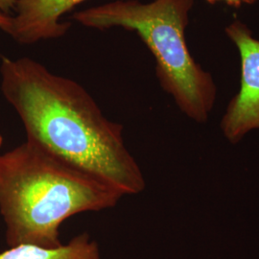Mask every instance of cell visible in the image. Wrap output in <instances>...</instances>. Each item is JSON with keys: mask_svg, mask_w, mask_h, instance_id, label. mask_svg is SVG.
I'll return each mask as SVG.
<instances>
[{"mask_svg": "<svg viewBox=\"0 0 259 259\" xmlns=\"http://www.w3.org/2000/svg\"><path fill=\"white\" fill-rule=\"evenodd\" d=\"M1 92L17 111L27 139L67 163L113 186L123 196L145 188V180L123 139L83 85L54 74L28 57H2Z\"/></svg>", "mask_w": 259, "mask_h": 259, "instance_id": "cell-1", "label": "cell"}, {"mask_svg": "<svg viewBox=\"0 0 259 259\" xmlns=\"http://www.w3.org/2000/svg\"><path fill=\"white\" fill-rule=\"evenodd\" d=\"M122 197L113 186L29 140L0 155V214L9 247H61L65 220L112 208Z\"/></svg>", "mask_w": 259, "mask_h": 259, "instance_id": "cell-2", "label": "cell"}, {"mask_svg": "<svg viewBox=\"0 0 259 259\" xmlns=\"http://www.w3.org/2000/svg\"><path fill=\"white\" fill-rule=\"evenodd\" d=\"M194 0H116L76 12L71 19L85 27H120L138 34L156 60L160 87L178 108L198 123L212 111L217 89L212 75L199 65L186 45L185 29Z\"/></svg>", "mask_w": 259, "mask_h": 259, "instance_id": "cell-3", "label": "cell"}, {"mask_svg": "<svg viewBox=\"0 0 259 259\" xmlns=\"http://www.w3.org/2000/svg\"><path fill=\"white\" fill-rule=\"evenodd\" d=\"M225 31L238 49L241 79L239 92L229 103L220 126L226 139L236 144L251 130H259V40L238 19Z\"/></svg>", "mask_w": 259, "mask_h": 259, "instance_id": "cell-4", "label": "cell"}, {"mask_svg": "<svg viewBox=\"0 0 259 259\" xmlns=\"http://www.w3.org/2000/svg\"><path fill=\"white\" fill-rule=\"evenodd\" d=\"M87 0H16L8 35L20 45L64 37L71 27L61 19Z\"/></svg>", "mask_w": 259, "mask_h": 259, "instance_id": "cell-5", "label": "cell"}, {"mask_svg": "<svg viewBox=\"0 0 259 259\" xmlns=\"http://www.w3.org/2000/svg\"><path fill=\"white\" fill-rule=\"evenodd\" d=\"M0 259H101V252L97 241L83 232L58 248L29 244L9 247L0 252Z\"/></svg>", "mask_w": 259, "mask_h": 259, "instance_id": "cell-6", "label": "cell"}, {"mask_svg": "<svg viewBox=\"0 0 259 259\" xmlns=\"http://www.w3.org/2000/svg\"><path fill=\"white\" fill-rule=\"evenodd\" d=\"M10 26H11V15H7L0 11V30L8 34Z\"/></svg>", "mask_w": 259, "mask_h": 259, "instance_id": "cell-7", "label": "cell"}, {"mask_svg": "<svg viewBox=\"0 0 259 259\" xmlns=\"http://www.w3.org/2000/svg\"><path fill=\"white\" fill-rule=\"evenodd\" d=\"M15 4L16 0H0V11L7 15H11L10 13L14 11Z\"/></svg>", "mask_w": 259, "mask_h": 259, "instance_id": "cell-8", "label": "cell"}, {"mask_svg": "<svg viewBox=\"0 0 259 259\" xmlns=\"http://www.w3.org/2000/svg\"><path fill=\"white\" fill-rule=\"evenodd\" d=\"M209 4H215L217 2H225L227 5L233 8H240L241 5L244 4V0H206Z\"/></svg>", "mask_w": 259, "mask_h": 259, "instance_id": "cell-9", "label": "cell"}, {"mask_svg": "<svg viewBox=\"0 0 259 259\" xmlns=\"http://www.w3.org/2000/svg\"><path fill=\"white\" fill-rule=\"evenodd\" d=\"M255 0H244V3L245 4H252Z\"/></svg>", "mask_w": 259, "mask_h": 259, "instance_id": "cell-10", "label": "cell"}, {"mask_svg": "<svg viewBox=\"0 0 259 259\" xmlns=\"http://www.w3.org/2000/svg\"><path fill=\"white\" fill-rule=\"evenodd\" d=\"M3 142H4V139H3V137H2V135L0 134V149L2 147V145H3Z\"/></svg>", "mask_w": 259, "mask_h": 259, "instance_id": "cell-11", "label": "cell"}]
</instances>
